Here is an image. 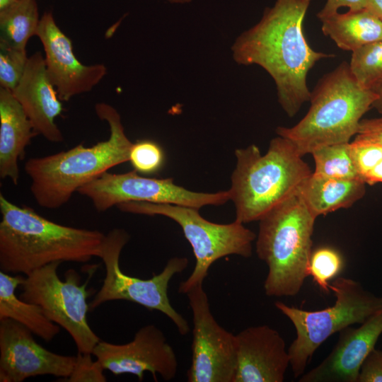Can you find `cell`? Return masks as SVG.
<instances>
[{"mask_svg": "<svg viewBox=\"0 0 382 382\" xmlns=\"http://www.w3.org/2000/svg\"><path fill=\"white\" fill-rule=\"evenodd\" d=\"M0 268L24 274L53 262H87L100 257L105 235L52 221L0 194Z\"/></svg>", "mask_w": 382, "mask_h": 382, "instance_id": "7a4b0ae2", "label": "cell"}, {"mask_svg": "<svg viewBox=\"0 0 382 382\" xmlns=\"http://www.w3.org/2000/svg\"><path fill=\"white\" fill-rule=\"evenodd\" d=\"M368 9L382 20V0H368Z\"/></svg>", "mask_w": 382, "mask_h": 382, "instance_id": "836d02e7", "label": "cell"}, {"mask_svg": "<svg viewBox=\"0 0 382 382\" xmlns=\"http://www.w3.org/2000/svg\"><path fill=\"white\" fill-rule=\"evenodd\" d=\"M350 70L359 83L371 89L382 79V40L362 46L352 52Z\"/></svg>", "mask_w": 382, "mask_h": 382, "instance_id": "d4e9b609", "label": "cell"}, {"mask_svg": "<svg viewBox=\"0 0 382 382\" xmlns=\"http://www.w3.org/2000/svg\"><path fill=\"white\" fill-rule=\"evenodd\" d=\"M313 175L339 179H360L350 149V142L328 145L314 150Z\"/></svg>", "mask_w": 382, "mask_h": 382, "instance_id": "cb8c5ba5", "label": "cell"}, {"mask_svg": "<svg viewBox=\"0 0 382 382\" xmlns=\"http://www.w3.org/2000/svg\"><path fill=\"white\" fill-rule=\"evenodd\" d=\"M366 183L360 179H339L311 174L297 193L317 218L335 210L348 208L363 197Z\"/></svg>", "mask_w": 382, "mask_h": 382, "instance_id": "ffe728a7", "label": "cell"}, {"mask_svg": "<svg viewBox=\"0 0 382 382\" xmlns=\"http://www.w3.org/2000/svg\"><path fill=\"white\" fill-rule=\"evenodd\" d=\"M371 89L377 95V99L372 107L382 115V79L376 83Z\"/></svg>", "mask_w": 382, "mask_h": 382, "instance_id": "d6a6232c", "label": "cell"}, {"mask_svg": "<svg viewBox=\"0 0 382 382\" xmlns=\"http://www.w3.org/2000/svg\"><path fill=\"white\" fill-rule=\"evenodd\" d=\"M330 353L316 367L301 376L299 382H357L361 366L382 334V309L357 328L339 332Z\"/></svg>", "mask_w": 382, "mask_h": 382, "instance_id": "2e32d148", "label": "cell"}, {"mask_svg": "<svg viewBox=\"0 0 382 382\" xmlns=\"http://www.w3.org/2000/svg\"><path fill=\"white\" fill-rule=\"evenodd\" d=\"M237 370L233 382H282L290 365L284 338L266 325L251 326L236 335Z\"/></svg>", "mask_w": 382, "mask_h": 382, "instance_id": "e0dca14e", "label": "cell"}, {"mask_svg": "<svg viewBox=\"0 0 382 382\" xmlns=\"http://www.w3.org/2000/svg\"><path fill=\"white\" fill-rule=\"evenodd\" d=\"M311 0H276L260 21L243 32L232 47L234 60L256 64L273 79L278 101L292 117L309 101L307 75L316 62L334 54L314 50L308 43L303 23Z\"/></svg>", "mask_w": 382, "mask_h": 382, "instance_id": "6da1fadb", "label": "cell"}, {"mask_svg": "<svg viewBox=\"0 0 382 382\" xmlns=\"http://www.w3.org/2000/svg\"><path fill=\"white\" fill-rule=\"evenodd\" d=\"M92 354L114 375L132 374L139 381H143L146 371L151 372L156 381L157 374L165 381H170L178 371L174 349L163 332L152 324L139 329L133 340L126 344L100 340Z\"/></svg>", "mask_w": 382, "mask_h": 382, "instance_id": "4fadbf2b", "label": "cell"}, {"mask_svg": "<svg viewBox=\"0 0 382 382\" xmlns=\"http://www.w3.org/2000/svg\"><path fill=\"white\" fill-rule=\"evenodd\" d=\"M21 323L0 320V381L22 382L40 375L65 378L72 373L76 356H64L44 348Z\"/></svg>", "mask_w": 382, "mask_h": 382, "instance_id": "5bb4252c", "label": "cell"}, {"mask_svg": "<svg viewBox=\"0 0 382 382\" xmlns=\"http://www.w3.org/2000/svg\"><path fill=\"white\" fill-rule=\"evenodd\" d=\"M25 277L11 276L0 272V320L10 318L28 328L45 342H50L60 332L59 325L50 320L38 305L18 298L16 289Z\"/></svg>", "mask_w": 382, "mask_h": 382, "instance_id": "7402d4cb", "label": "cell"}, {"mask_svg": "<svg viewBox=\"0 0 382 382\" xmlns=\"http://www.w3.org/2000/svg\"><path fill=\"white\" fill-rule=\"evenodd\" d=\"M376 99L377 95L361 86L349 64L342 62L311 91L306 115L291 127H277L276 132L290 140L302 156L322 146L350 142Z\"/></svg>", "mask_w": 382, "mask_h": 382, "instance_id": "5b68a950", "label": "cell"}, {"mask_svg": "<svg viewBox=\"0 0 382 382\" xmlns=\"http://www.w3.org/2000/svg\"><path fill=\"white\" fill-rule=\"evenodd\" d=\"M357 135L382 142V116L377 118L361 120Z\"/></svg>", "mask_w": 382, "mask_h": 382, "instance_id": "1f68e13d", "label": "cell"}, {"mask_svg": "<svg viewBox=\"0 0 382 382\" xmlns=\"http://www.w3.org/2000/svg\"><path fill=\"white\" fill-rule=\"evenodd\" d=\"M173 3H187L190 1L191 0H168Z\"/></svg>", "mask_w": 382, "mask_h": 382, "instance_id": "d590c367", "label": "cell"}, {"mask_svg": "<svg viewBox=\"0 0 382 382\" xmlns=\"http://www.w3.org/2000/svg\"><path fill=\"white\" fill-rule=\"evenodd\" d=\"M48 78L45 58L40 52L28 57L24 73L12 93L30 120L37 134L54 143L64 140L55 122L62 105Z\"/></svg>", "mask_w": 382, "mask_h": 382, "instance_id": "ac0fdd59", "label": "cell"}, {"mask_svg": "<svg viewBox=\"0 0 382 382\" xmlns=\"http://www.w3.org/2000/svg\"><path fill=\"white\" fill-rule=\"evenodd\" d=\"M187 295L192 312V360L189 382H233L237 370L236 335L222 328L213 316L203 283Z\"/></svg>", "mask_w": 382, "mask_h": 382, "instance_id": "7c38bea8", "label": "cell"}, {"mask_svg": "<svg viewBox=\"0 0 382 382\" xmlns=\"http://www.w3.org/2000/svg\"><path fill=\"white\" fill-rule=\"evenodd\" d=\"M129 161L138 173L151 175L161 170L165 162V155L156 142L141 140L133 143Z\"/></svg>", "mask_w": 382, "mask_h": 382, "instance_id": "4316f807", "label": "cell"}, {"mask_svg": "<svg viewBox=\"0 0 382 382\" xmlns=\"http://www.w3.org/2000/svg\"><path fill=\"white\" fill-rule=\"evenodd\" d=\"M357 382H382V350L374 349L363 361Z\"/></svg>", "mask_w": 382, "mask_h": 382, "instance_id": "f546056e", "label": "cell"}, {"mask_svg": "<svg viewBox=\"0 0 382 382\" xmlns=\"http://www.w3.org/2000/svg\"><path fill=\"white\" fill-rule=\"evenodd\" d=\"M236 167L228 190L235 220L259 221L267 212L296 194L313 172L292 142L273 138L265 154L255 144L235 150Z\"/></svg>", "mask_w": 382, "mask_h": 382, "instance_id": "277c9868", "label": "cell"}, {"mask_svg": "<svg viewBox=\"0 0 382 382\" xmlns=\"http://www.w3.org/2000/svg\"><path fill=\"white\" fill-rule=\"evenodd\" d=\"M129 238V233L122 228H113L105 235L100 256L105 275L100 289L89 303V311L110 301H132L147 309L163 313L175 324L180 335H187L190 330L188 323L171 305L168 289L173 276L187 268V258H170L163 270L150 279L129 276L121 270L119 264L121 252Z\"/></svg>", "mask_w": 382, "mask_h": 382, "instance_id": "9c48e42d", "label": "cell"}, {"mask_svg": "<svg viewBox=\"0 0 382 382\" xmlns=\"http://www.w3.org/2000/svg\"><path fill=\"white\" fill-rule=\"evenodd\" d=\"M368 0H327L323 8L317 13V17L320 19L330 16L344 6L351 11H357L368 8Z\"/></svg>", "mask_w": 382, "mask_h": 382, "instance_id": "4dcf8cb0", "label": "cell"}, {"mask_svg": "<svg viewBox=\"0 0 382 382\" xmlns=\"http://www.w3.org/2000/svg\"><path fill=\"white\" fill-rule=\"evenodd\" d=\"M343 265L342 257L337 250L328 246L320 247L311 253L308 275L323 292L329 294V282L340 274Z\"/></svg>", "mask_w": 382, "mask_h": 382, "instance_id": "484cf974", "label": "cell"}, {"mask_svg": "<svg viewBox=\"0 0 382 382\" xmlns=\"http://www.w3.org/2000/svg\"><path fill=\"white\" fill-rule=\"evenodd\" d=\"M335 296L331 306L306 311L277 301L275 307L294 325L296 337L288 352L294 378L304 374L308 361L319 346L332 335L355 323H363L382 309V297L365 290L349 278L337 277L330 284Z\"/></svg>", "mask_w": 382, "mask_h": 382, "instance_id": "52a82bcc", "label": "cell"}, {"mask_svg": "<svg viewBox=\"0 0 382 382\" xmlns=\"http://www.w3.org/2000/svg\"><path fill=\"white\" fill-rule=\"evenodd\" d=\"M26 50L0 45V84L11 91L19 83L28 62Z\"/></svg>", "mask_w": 382, "mask_h": 382, "instance_id": "83f0119b", "label": "cell"}, {"mask_svg": "<svg viewBox=\"0 0 382 382\" xmlns=\"http://www.w3.org/2000/svg\"><path fill=\"white\" fill-rule=\"evenodd\" d=\"M77 192L88 198L100 212L131 201L172 204L199 209L207 205H221L230 200L228 190L194 192L175 184L172 178L144 177L134 170L124 173L107 171Z\"/></svg>", "mask_w": 382, "mask_h": 382, "instance_id": "8fae6325", "label": "cell"}, {"mask_svg": "<svg viewBox=\"0 0 382 382\" xmlns=\"http://www.w3.org/2000/svg\"><path fill=\"white\" fill-rule=\"evenodd\" d=\"M316 217L298 193L267 212L260 220L256 253L268 267L264 282L268 296H294L308 275Z\"/></svg>", "mask_w": 382, "mask_h": 382, "instance_id": "8992f818", "label": "cell"}, {"mask_svg": "<svg viewBox=\"0 0 382 382\" xmlns=\"http://www.w3.org/2000/svg\"><path fill=\"white\" fill-rule=\"evenodd\" d=\"M36 35L43 45L46 71L61 100L90 91L107 73L103 64L84 65L75 57L70 39L56 24L50 12L45 13Z\"/></svg>", "mask_w": 382, "mask_h": 382, "instance_id": "9a60e30c", "label": "cell"}, {"mask_svg": "<svg viewBox=\"0 0 382 382\" xmlns=\"http://www.w3.org/2000/svg\"><path fill=\"white\" fill-rule=\"evenodd\" d=\"M39 23L36 0H16L0 11V45L26 50L28 40L36 35Z\"/></svg>", "mask_w": 382, "mask_h": 382, "instance_id": "603a6c76", "label": "cell"}, {"mask_svg": "<svg viewBox=\"0 0 382 382\" xmlns=\"http://www.w3.org/2000/svg\"><path fill=\"white\" fill-rule=\"evenodd\" d=\"M16 0H0V11H2L11 5H12Z\"/></svg>", "mask_w": 382, "mask_h": 382, "instance_id": "e575fe53", "label": "cell"}, {"mask_svg": "<svg viewBox=\"0 0 382 382\" xmlns=\"http://www.w3.org/2000/svg\"><path fill=\"white\" fill-rule=\"evenodd\" d=\"M117 207L127 213L163 216L181 227L195 257L192 272L179 286L181 294L203 283L209 267L219 259L232 255L243 257L252 255V243L257 236L236 220L226 224L214 223L203 218L198 209L172 204L131 201L119 204Z\"/></svg>", "mask_w": 382, "mask_h": 382, "instance_id": "ba28073f", "label": "cell"}, {"mask_svg": "<svg viewBox=\"0 0 382 382\" xmlns=\"http://www.w3.org/2000/svg\"><path fill=\"white\" fill-rule=\"evenodd\" d=\"M0 178L17 185L18 161L36 135L33 126L9 89L0 88Z\"/></svg>", "mask_w": 382, "mask_h": 382, "instance_id": "d6986e66", "label": "cell"}, {"mask_svg": "<svg viewBox=\"0 0 382 382\" xmlns=\"http://www.w3.org/2000/svg\"><path fill=\"white\" fill-rule=\"evenodd\" d=\"M95 110L98 117L109 125L108 139L91 146L81 144L25 162L24 170L31 181L30 192L39 206L60 208L80 187L112 167L129 161L133 143L125 134L119 112L105 103H97Z\"/></svg>", "mask_w": 382, "mask_h": 382, "instance_id": "3957f363", "label": "cell"}, {"mask_svg": "<svg viewBox=\"0 0 382 382\" xmlns=\"http://www.w3.org/2000/svg\"><path fill=\"white\" fill-rule=\"evenodd\" d=\"M320 21L323 34L343 50L353 52L382 40V20L368 8L337 12Z\"/></svg>", "mask_w": 382, "mask_h": 382, "instance_id": "44dd1931", "label": "cell"}, {"mask_svg": "<svg viewBox=\"0 0 382 382\" xmlns=\"http://www.w3.org/2000/svg\"><path fill=\"white\" fill-rule=\"evenodd\" d=\"M91 353H79L71 375L66 381L69 382H105L103 374L105 369L99 361H93Z\"/></svg>", "mask_w": 382, "mask_h": 382, "instance_id": "f1b7e54d", "label": "cell"}, {"mask_svg": "<svg viewBox=\"0 0 382 382\" xmlns=\"http://www.w3.org/2000/svg\"><path fill=\"white\" fill-rule=\"evenodd\" d=\"M61 262H53L25 275L20 298L40 306L46 316L66 330L79 353H91L100 340L87 320L90 295L89 279L80 284L81 277L73 269L66 272V279L57 275Z\"/></svg>", "mask_w": 382, "mask_h": 382, "instance_id": "30bf717a", "label": "cell"}]
</instances>
